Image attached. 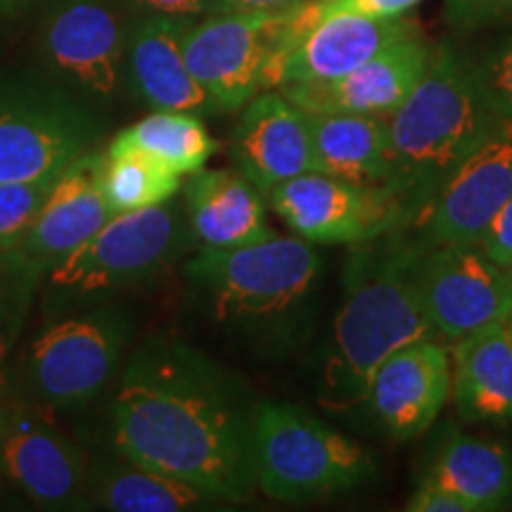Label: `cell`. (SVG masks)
I'll return each instance as SVG.
<instances>
[{"label":"cell","instance_id":"1","mask_svg":"<svg viewBox=\"0 0 512 512\" xmlns=\"http://www.w3.org/2000/svg\"><path fill=\"white\" fill-rule=\"evenodd\" d=\"M254 406L238 377L174 337L133 351L110 403L117 456L195 486L216 503L254 496Z\"/></svg>","mask_w":512,"mask_h":512},{"label":"cell","instance_id":"2","mask_svg":"<svg viewBox=\"0 0 512 512\" xmlns=\"http://www.w3.org/2000/svg\"><path fill=\"white\" fill-rule=\"evenodd\" d=\"M411 228L413 223H406L349 249L320 394L323 403L339 411L366 403L370 377L389 354L437 337L418 280L427 242Z\"/></svg>","mask_w":512,"mask_h":512},{"label":"cell","instance_id":"3","mask_svg":"<svg viewBox=\"0 0 512 512\" xmlns=\"http://www.w3.org/2000/svg\"><path fill=\"white\" fill-rule=\"evenodd\" d=\"M392 188L418 228L439 192L503 121L486 107L470 60L434 50V60L399 110L387 117Z\"/></svg>","mask_w":512,"mask_h":512},{"label":"cell","instance_id":"4","mask_svg":"<svg viewBox=\"0 0 512 512\" xmlns=\"http://www.w3.org/2000/svg\"><path fill=\"white\" fill-rule=\"evenodd\" d=\"M256 489L283 503H309L368 486L375 460L306 408L285 401L256 403L252 415Z\"/></svg>","mask_w":512,"mask_h":512},{"label":"cell","instance_id":"5","mask_svg":"<svg viewBox=\"0 0 512 512\" xmlns=\"http://www.w3.org/2000/svg\"><path fill=\"white\" fill-rule=\"evenodd\" d=\"M102 138L95 107L43 74H0V183L57 176Z\"/></svg>","mask_w":512,"mask_h":512},{"label":"cell","instance_id":"6","mask_svg":"<svg viewBox=\"0 0 512 512\" xmlns=\"http://www.w3.org/2000/svg\"><path fill=\"white\" fill-rule=\"evenodd\" d=\"M320 273L313 242L283 238L235 249H200L185 275L221 323H268L302 304Z\"/></svg>","mask_w":512,"mask_h":512},{"label":"cell","instance_id":"7","mask_svg":"<svg viewBox=\"0 0 512 512\" xmlns=\"http://www.w3.org/2000/svg\"><path fill=\"white\" fill-rule=\"evenodd\" d=\"M192 245L188 216L169 200L112 216L46 278L62 302H95L110 292L150 283Z\"/></svg>","mask_w":512,"mask_h":512},{"label":"cell","instance_id":"8","mask_svg":"<svg viewBox=\"0 0 512 512\" xmlns=\"http://www.w3.org/2000/svg\"><path fill=\"white\" fill-rule=\"evenodd\" d=\"M131 318L91 309L50 320L24 356V380L36 403L79 408L105 392L124 358Z\"/></svg>","mask_w":512,"mask_h":512},{"label":"cell","instance_id":"9","mask_svg":"<svg viewBox=\"0 0 512 512\" xmlns=\"http://www.w3.org/2000/svg\"><path fill=\"white\" fill-rule=\"evenodd\" d=\"M287 12H219L190 24L183 38L185 64L216 110H242L264 91L266 67L283 43Z\"/></svg>","mask_w":512,"mask_h":512},{"label":"cell","instance_id":"10","mask_svg":"<svg viewBox=\"0 0 512 512\" xmlns=\"http://www.w3.org/2000/svg\"><path fill=\"white\" fill-rule=\"evenodd\" d=\"M124 46L126 27L110 0H50L38 27L43 72L91 105L126 86Z\"/></svg>","mask_w":512,"mask_h":512},{"label":"cell","instance_id":"11","mask_svg":"<svg viewBox=\"0 0 512 512\" xmlns=\"http://www.w3.org/2000/svg\"><path fill=\"white\" fill-rule=\"evenodd\" d=\"M268 204L299 238L318 245L351 247L413 223L389 185L351 183L320 171L275 185Z\"/></svg>","mask_w":512,"mask_h":512},{"label":"cell","instance_id":"12","mask_svg":"<svg viewBox=\"0 0 512 512\" xmlns=\"http://www.w3.org/2000/svg\"><path fill=\"white\" fill-rule=\"evenodd\" d=\"M420 294L434 335L456 344L512 316V278L475 242L427 245L420 259Z\"/></svg>","mask_w":512,"mask_h":512},{"label":"cell","instance_id":"13","mask_svg":"<svg viewBox=\"0 0 512 512\" xmlns=\"http://www.w3.org/2000/svg\"><path fill=\"white\" fill-rule=\"evenodd\" d=\"M88 460L38 408L17 406L0 437V482L38 508L81 510Z\"/></svg>","mask_w":512,"mask_h":512},{"label":"cell","instance_id":"14","mask_svg":"<svg viewBox=\"0 0 512 512\" xmlns=\"http://www.w3.org/2000/svg\"><path fill=\"white\" fill-rule=\"evenodd\" d=\"M415 34L420 29L406 17H325L273 55L264 74V91L290 83L339 79Z\"/></svg>","mask_w":512,"mask_h":512},{"label":"cell","instance_id":"15","mask_svg":"<svg viewBox=\"0 0 512 512\" xmlns=\"http://www.w3.org/2000/svg\"><path fill=\"white\" fill-rule=\"evenodd\" d=\"M432 60L434 48L415 34L339 79L290 83L280 88V93L306 114L389 117L415 91Z\"/></svg>","mask_w":512,"mask_h":512},{"label":"cell","instance_id":"16","mask_svg":"<svg viewBox=\"0 0 512 512\" xmlns=\"http://www.w3.org/2000/svg\"><path fill=\"white\" fill-rule=\"evenodd\" d=\"M453 366L446 347L434 337L396 349L370 377L366 403L396 441L425 434L451 396Z\"/></svg>","mask_w":512,"mask_h":512},{"label":"cell","instance_id":"17","mask_svg":"<svg viewBox=\"0 0 512 512\" xmlns=\"http://www.w3.org/2000/svg\"><path fill=\"white\" fill-rule=\"evenodd\" d=\"M195 19L152 12L128 22L124 81L150 112H192L200 117L219 112L185 64L183 38Z\"/></svg>","mask_w":512,"mask_h":512},{"label":"cell","instance_id":"18","mask_svg":"<svg viewBox=\"0 0 512 512\" xmlns=\"http://www.w3.org/2000/svg\"><path fill=\"white\" fill-rule=\"evenodd\" d=\"M512 197V121L479 145L418 226L427 245L477 242Z\"/></svg>","mask_w":512,"mask_h":512},{"label":"cell","instance_id":"19","mask_svg":"<svg viewBox=\"0 0 512 512\" xmlns=\"http://www.w3.org/2000/svg\"><path fill=\"white\" fill-rule=\"evenodd\" d=\"M102 159L105 152L88 150L60 171L36 221L15 247L43 278L112 219L100 190Z\"/></svg>","mask_w":512,"mask_h":512},{"label":"cell","instance_id":"20","mask_svg":"<svg viewBox=\"0 0 512 512\" xmlns=\"http://www.w3.org/2000/svg\"><path fill=\"white\" fill-rule=\"evenodd\" d=\"M233 162L268 197L275 185L316 171L306 112L283 93L254 95L233 131Z\"/></svg>","mask_w":512,"mask_h":512},{"label":"cell","instance_id":"21","mask_svg":"<svg viewBox=\"0 0 512 512\" xmlns=\"http://www.w3.org/2000/svg\"><path fill=\"white\" fill-rule=\"evenodd\" d=\"M185 216L200 249H235L278 235L266 219L268 197L238 169H200L183 188Z\"/></svg>","mask_w":512,"mask_h":512},{"label":"cell","instance_id":"22","mask_svg":"<svg viewBox=\"0 0 512 512\" xmlns=\"http://www.w3.org/2000/svg\"><path fill=\"white\" fill-rule=\"evenodd\" d=\"M505 323L456 342L451 396L467 422H512V342Z\"/></svg>","mask_w":512,"mask_h":512},{"label":"cell","instance_id":"23","mask_svg":"<svg viewBox=\"0 0 512 512\" xmlns=\"http://www.w3.org/2000/svg\"><path fill=\"white\" fill-rule=\"evenodd\" d=\"M316 171L342 181L389 185V121L373 114H306Z\"/></svg>","mask_w":512,"mask_h":512},{"label":"cell","instance_id":"24","mask_svg":"<svg viewBox=\"0 0 512 512\" xmlns=\"http://www.w3.org/2000/svg\"><path fill=\"white\" fill-rule=\"evenodd\" d=\"M86 494L88 503L112 512H185L216 503L195 486L124 456L88 463Z\"/></svg>","mask_w":512,"mask_h":512},{"label":"cell","instance_id":"25","mask_svg":"<svg viewBox=\"0 0 512 512\" xmlns=\"http://www.w3.org/2000/svg\"><path fill=\"white\" fill-rule=\"evenodd\" d=\"M425 477L456 491L475 512L512 505V451L494 441L451 432L441 441Z\"/></svg>","mask_w":512,"mask_h":512},{"label":"cell","instance_id":"26","mask_svg":"<svg viewBox=\"0 0 512 512\" xmlns=\"http://www.w3.org/2000/svg\"><path fill=\"white\" fill-rule=\"evenodd\" d=\"M200 114L155 110L112 138L107 150H138L181 176L204 169L216 152Z\"/></svg>","mask_w":512,"mask_h":512},{"label":"cell","instance_id":"27","mask_svg":"<svg viewBox=\"0 0 512 512\" xmlns=\"http://www.w3.org/2000/svg\"><path fill=\"white\" fill-rule=\"evenodd\" d=\"M183 176L138 150H105L100 190L112 216L174 200Z\"/></svg>","mask_w":512,"mask_h":512},{"label":"cell","instance_id":"28","mask_svg":"<svg viewBox=\"0 0 512 512\" xmlns=\"http://www.w3.org/2000/svg\"><path fill=\"white\" fill-rule=\"evenodd\" d=\"M41 278L15 249L0 252V384H8V358L27 323Z\"/></svg>","mask_w":512,"mask_h":512},{"label":"cell","instance_id":"29","mask_svg":"<svg viewBox=\"0 0 512 512\" xmlns=\"http://www.w3.org/2000/svg\"><path fill=\"white\" fill-rule=\"evenodd\" d=\"M57 176L0 183V252H10L22 242L46 204Z\"/></svg>","mask_w":512,"mask_h":512},{"label":"cell","instance_id":"30","mask_svg":"<svg viewBox=\"0 0 512 512\" xmlns=\"http://www.w3.org/2000/svg\"><path fill=\"white\" fill-rule=\"evenodd\" d=\"M422 0H309L287 12L283 43L292 41L302 31L311 29L320 19L335 15H361V17H403L408 10L418 8Z\"/></svg>","mask_w":512,"mask_h":512},{"label":"cell","instance_id":"31","mask_svg":"<svg viewBox=\"0 0 512 512\" xmlns=\"http://www.w3.org/2000/svg\"><path fill=\"white\" fill-rule=\"evenodd\" d=\"M470 69L486 107L501 121H512V36L470 60Z\"/></svg>","mask_w":512,"mask_h":512},{"label":"cell","instance_id":"32","mask_svg":"<svg viewBox=\"0 0 512 512\" xmlns=\"http://www.w3.org/2000/svg\"><path fill=\"white\" fill-rule=\"evenodd\" d=\"M446 19L453 27L477 29L512 17V0H444Z\"/></svg>","mask_w":512,"mask_h":512},{"label":"cell","instance_id":"33","mask_svg":"<svg viewBox=\"0 0 512 512\" xmlns=\"http://www.w3.org/2000/svg\"><path fill=\"white\" fill-rule=\"evenodd\" d=\"M406 510L411 512H475L463 496L456 494L448 486L434 482V479H422L415 494L408 498Z\"/></svg>","mask_w":512,"mask_h":512},{"label":"cell","instance_id":"34","mask_svg":"<svg viewBox=\"0 0 512 512\" xmlns=\"http://www.w3.org/2000/svg\"><path fill=\"white\" fill-rule=\"evenodd\" d=\"M496 264L508 268L512 261V197L503 204V209L498 211L496 219L489 223V228L484 230L482 240L477 242Z\"/></svg>","mask_w":512,"mask_h":512},{"label":"cell","instance_id":"35","mask_svg":"<svg viewBox=\"0 0 512 512\" xmlns=\"http://www.w3.org/2000/svg\"><path fill=\"white\" fill-rule=\"evenodd\" d=\"M121 8L136 15H152V12H162V15H178V17H204L207 8L204 0H117Z\"/></svg>","mask_w":512,"mask_h":512},{"label":"cell","instance_id":"36","mask_svg":"<svg viewBox=\"0 0 512 512\" xmlns=\"http://www.w3.org/2000/svg\"><path fill=\"white\" fill-rule=\"evenodd\" d=\"M309 0H204L207 15L219 12H283L299 8Z\"/></svg>","mask_w":512,"mask_h":512},{"label":"cell","instance_id":"37","mask_svg":"<svg viewBox=\"0 0 512 512\" xmlns=\"http://www.w3.org/2000/svg\"><path fill=\"white\" fill-rule=\"evenodd\" d=\"M12 411H15V401L8 396V384H0V437L10 427Z\"/></svg>","mask_w":512,"mask_h":512},{"label":"cell","instance_id":"38","mask_svg":"<svg viewBox=\"0 0 512 512\" xmlns=\"http://www.w3.org/2000/svg\"><path fill=\"white\" fill-rule=\"evenodd\" d=\"M36 0H0V17H19L24 15Z\"/></svg>","mask_w":512,"mask_h":512},{"label":"cell","instance_id":"39","mask_svg":"<svg viewBox=\"0 0 512 512\" xmlns=\"http://www.w3.org/2000/svg\"><path fill=\"white\" fill-rule=\"evenodd\" d=\"M505 325H508V335H510V342H512V316L508 318V323H505Z\"/></svg>","mask_w":512,"mask_h":512},{"label":"cell","instance_id":"40","mask_svg":"<svg viewBox=\"0 0 512 512\" xmlns=\"http://www.w3.org/2000/svg\"><path fill=\"white\" fill-rule=\"evenodd\" d=\"M508 273H510V278H512V261L508 264Z\"/></svg>","mask_w":512,"mask_h":512}]
</instances>
